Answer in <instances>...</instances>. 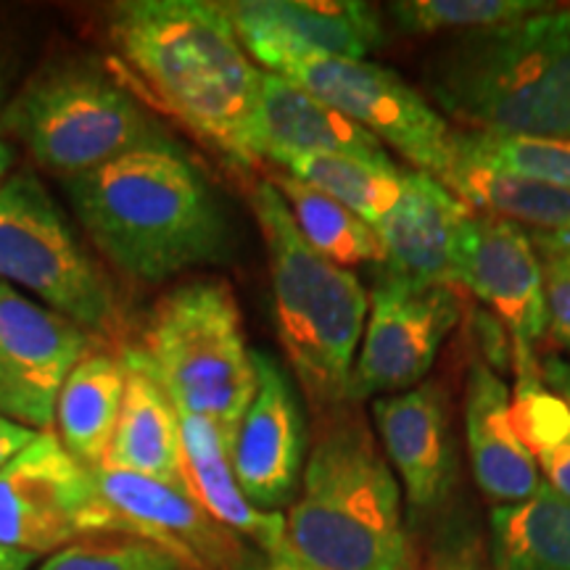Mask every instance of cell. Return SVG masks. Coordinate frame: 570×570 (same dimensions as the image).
Instances as JSON below:
<instances>
[{
    "instance_id": "1",
    "label": "cell",
    "mask_w": 570,
    "mask_h": 570,
    "mask_svg": "<svg viewBox=\"0 0 570 570\" xmlns=\"http://www.w3.org/2000/svg\"><path fill=\"white\" fill-rule=\"evenodd\" d=\"M61 188L90 244L135 283L230 259L223 204L180 140L119 156Z\"/></svg>"
},
{
    "instance_id": "2",
    "label": "cell",
    "mask_w": 570,
    "mask_h": 570,
    "mask_svg": "<svg viewBox=\"0 0 570 570\" xmlns=\"http://www.w3.org/2000/svg\"><path fill=\"white\" fill-rule=\"evenodd\" d=\"M109 38L164 111L235 167H254L248 140L262 69L223 3L125 0L109 13Z\"/></svg>"
},
{
    "instance_id": "3",
    "label": "cell",
    "mask_w": 570,
    "mask_h": 570,
    "mask_svg": "<svg viewBox=\"0 0 570 570\" xmlns=\"http://www.w3.org/2000/svg\"><path fill=\"white\" fill-rule=\"evenodd\" d=\"M285 533L291 550L320 570H415L402 487L360 404L315 415Z\"/></svg>"
},
{
    "instance_id": "4",
    "label": "cell",
    "mask_w": 570,
    "mask_h": 570,
    "mask_svg": "<svg viewBox=\"0 0 570 570\" xmlns=\"http://www.w3.org/2000/svg\"><path fill=\"white\" fill-rule=\"evenodd\" d=\"M425 85L465 130L570 140V9L458 35L431 56Z\"/></svg>"
},
{
    "instance_id": "5",
    "label": "cell",
    "mask_w": 570,
    "mask_h": 570,
    "mask_svg": "<svg viewBox=\"0 0 570 570\" xmlns=\"http://www.w3.org/2000/svg\"><path fill=\"white\" fill-rule=\"evenodd\" d=\"M252 209L267 248L275 331L312 412L348 402L370 294L352 269L317 254L275 185L259 180Z\"/></svg>"
},
{
    "instance_id": "6",
    "label": "cell",
    "mask_w": 570,
    "mask_h": 570,
    "mask_svg": "<svg viewBox=\"0 0 570 570\" xmlns=\"http://www.w3.org/2000/svg\"><path fill=\"white\" fill-rule=\"evenodd\" d=\"M11 138L59 183L119 156L177 142L169 127L96 56L48 61L13 90L0 117Z\"/></svg>"
},
{
    "instance_id": "7",
    "label": "cell",
    "mask_w": 570,
    "mask_h": 570,
    "mask_svg": "<svg viewBox=\"0 0 570 570\" xmlns=\"http://www.w3.org/2000/svg\"><path fill=\"white\" fill-rule=\"evenodd\" d=\"M127 348L180 415L212 420L233 444L254 399L256 367L230 283L196 277L167 291L146 317L140 344Z\"/></svg>"
},
{
    "instance_id": "8",
    "label": "cell",
    "mask_w": 570,
    "mask_h": 570,
    "mask_svg": "<svg viewBox=\"0 0 570 570\" xmlns=\"http://www.w3.org/2000/svg\"><path fill=\"white\" fill-rule=\"evenodd\" d=\"M0 281L122 348V298L32 169L0 185Z\"/></svg>"
},
{
    "instance_id": "9",
    "label": "cell",
    "mask_w": 570,
    "mask_h": 570,
    "mask_svg": "<svg viewBox=\"0 0 570 570\" xmlns=\"http://www.w3.org/2000/svg\"><path fill=\"white\" fill-rule=\"evenodd\" d=\"M92 537L132 533L106 502L92 470L71 458L53 431H40L0 470V544L51 558Z\"/></svg>"
},
{
    "instance_id": "10",
    "label": "cell",
    "mask_w": 570,
    "mask_h": 570,
    "mask_svg": "<svg viewBox=\"0 0 570 570\" xmlns=\"http://www.w3.org/2000/svg\"><path fill=\"white\" fill-rule=\"evenodd\" d=\"M277 77L333 106L439 183L452 167V127L415 88L381 63L304 59L283 67Z\"/></svg>"
},
{
    "instance_id": "11",
    "label": "cell",
    "mask_w": 570,
    "mask_h": 570,
    "mask_svg": "<svg viewBox=\"0 0 570 570\" xmlns=\"http://www.w3.org/2000/svg\"><path fill=\"white\" fill-rule=\"evenodd\" d=\"M460 320V288L399 281L383 273L370 291L348 402L360 404L420 386Z\"/></svg>"
},
{
    "instance_id": "12",
    "label": "cell",
    "mask_w": 570,
    "mask_h": 570,
    "mask_svg": "<svg viewBox=\"0 0 570 570\" xmlns=\"http://www.w3.org/2000/svg\"><path fill=\"white\" fill-rule=\"evenodd\" d=\"M223 9L244 51L273 75L304 59L362 61L386 42L377 11L356 0H235Z\"/></svg>"
},
{
    "instance_id": "13",
    "label": "cell",
    "mask_w": 570,
    "mask_h": 570,
    "mask_svg": "<svg viewBox=\"0 0 570 570\" xmlns=\"http://www.w3.org/2000/svg\"><path fill=\"white\" fill-rule=\"evenodd\" d=\"M256 391L240 417L230 444L235 481L256 510L281 512L291 508L302 487L309 431L281 362L254 348Z\"/></svg>"
},
{
    "instance_id": "14",
    "label": "cell",
    "mask_w": 570,
    "mask_h": 570,
    "mask_svg": "<svg viewBox=\"0 0 570 570\" xmlns=\"http://www.w3.org/2000/svg\"><path fill=\"white\" fill-rule=\"evenodd\" d=\"M98 348L104 341L0 281V370L17 423L51 431L63 381Z\"/></svg>"
},
{
    "instance_id": "15",
    "label": "cell",
    "mask_w": 570,
    "mask_h": 570,
    "mask_svg": "<svg viewBox=\"0 0 570 570\" xmlns=\"http://www.w3.org/2000/svg\"><path fill=\"white\" fill-rule=\"evenodd\" d=\"M458 288H468L515 341L547 336L544 265L531 235L510 219L473 212L462 227Z\"/></svg>"
},
{
    "instance_id": "16",
    "label": "cell",
    "mask_w": 570,
    "mask_h": 570,
    "mask_svg": "<svg viewBox=\"0 0 570 570\" xmlns=\"http://www.w3.org/2000/svg\"><path fill=\"white\" fill-rule=\"evenodd\" d=\"M132 537L154 541L190 570H238L248 544L219 525L188 491L117 468L92 470Z\"/></svg>"
},
{
    "instance_id": "17",
    "label": "cell",
    "mask_w": 570,
    "mask_h": 570,
    "mask_svg": "<svg viewBox=\"0 0 570 570\" xmlns=\"http://www.w3.org/2000/svg\"><path fill=\"white\" fill-rule=\"evenodd\" d=\"M375 439L417 515L433 512L454 483L449 402L439 383H420L370 404Z\"/></svg>"
},
{
    "instance_id": "18",
    "label": "cell",
    "mask_w": 570,
    "mask_h": 570,
    "mask_svg": "<svg viewBox=\"0 0 570 570\" xmlns=\"http://www.w3.org/2000/svg\"><path fill=\"white\" fill-rule=\"evenodd\" d=\"M473 209L436 177L404 169L402 196L375 227L383 273L399 281L458 288L462 227Z\"/></svg>"
},
{
    "instance_id": "19",
    "label": "cell",
    "mask_w": 570,
    "mask_h": 570,
    "mask_svg": "<svg viewBox=\"0 0 570 570\" xmlns=\"http://www.w3.org/2000/svg\"><path fill=\"white\" fill-rule=\"evenodd\" d=\"M248 148L254 164L269 161L281 169L306 156L352 154L367 159H391L386 146L365 127L352 122L285 77L265 69H262Z\"/></svg>"
},
{
    "instance_id": "20",
    "label": "cell",
    "mask_w": 570,
    "mask_h": 570,
    "mask_svg": "<svg viewBox=\"0 0 570 570\" xmlns=\"http://www.w3.org/2000/svg\"><path fill=\"white\" fill-rule=\"evenodd\" d=\"M465 436L479 489L497 508L520 504L537 494L541 473L512 423L510 386L487 362H470L468 367Z\"/></svg>"
},
{
    "instance_id": "21",
    "label": "cell",
    "mask_w": 570,
    "mask_h": 570,
    "mask_svg": "<svg viewBox=\"0 0 570 570\" xmlns=\"http://www.w3.org/2000/svg\"><path fill=\"white\" fill-rule=\"evenodd\" d=\"M183 423V481L188 494L209 515L262 552L288 544L283 512H262L244 497L235 481L230 446L217 425L206 417L180 415Z\"/></svg>"
},
{
    "instance_id": "22",
    "label": "cell",
    "mask_w": 570,
    "mask_h": 570,
    "mask_svg": "<svg viewBox=\"0 0 570 570\" xmlns=\"http://www.w3.org/2000/svg\"><path fill=\"white\" fill-rule=\"evenodd\" d=\"M119 354L127 365V383L106 468L148 475L185 489L180 412L154 375L135 360L130 348L122 346Z\"/></svg>"
},
{
    "instance_id": "23",
    "label": "cell",
    "mask_w": 570,
    "mask_h": 570,
    "mask_svg": "<svg viewBox=\"0 0 570 570\" xmlns=\"http://www.w3.org/2000/svg\"><path fill=\"white\" fill-rule=\"evenodd\" d=\"M127 365L122 354L98 348L71 370L56 399V436L88 470L106 465L122 412Z\"/></svg>"
},
{
    "instance_id": "24",
    "label": "cell",
    "mask_w": 570,
    "mask_h": 570,
    "mask_svg": "<svg viewBox=\"0 0 570 570\" xmlns=\"http://www.w3.org/2000/svg\"><path fill=\"white\" fill-rule=\"evenodd\" d=\"M494 570H570V502L541 483L520 504L491 510Z\"/></svg>"
},
{
    "instance_id": "25",
    "label": "cell",
    "mask_w": 570,
    "mask_h": 570,
    "mask_svg": "<svg viewBox=\"0 0 570 570\" xmlns=\"http://www.w3.org/2000/svg\"><path fill=\"white\" fill-rule=\"evenodd\" d=\"M441 185L479 214L510 219L515 225L554 233L570 223V194L502 169L452 154V167Z\"/></svg>"
},
{
    "instance_id": "26",
    "label": "cell",
    "mask_w": 570,
    "mask_h": 570,
    "mask_svg": "<svg viewBox=\"0 0 570 570\" xmlns=\"http://www.w3.org/2000/svg\"><path fill=\"white\" fill-rule=\"evenodd\" d=\"M267 180L288 204L298 233L317 254L344 269L354 265H383L381 238L365 219L283 169L269 173Z\"/></svg>"
},
{
    "instance_id": "27",
    "label": "cell",
    "mask_w": 570,
    "mask_h": 570,
    "mask_svg": "<svg viewBox=\"0 0 570 570\" xmlns=\"http://www.w3.org/2000/svg\"><path fill=\"white\" fill-rule=\"evenodd\" d=\"M283 173L331 196L370 227L381 225L394 209L404 183V169H399L394 159H367L352 154L306 156L288 164Z\"/></svg>"
},
{
    "instance_id": "28",
    "label": "cell",
    "mask_w": 570,
    "mask_h": 570,
    "mask_svg": "<svg viewBox=\"0 0 570 570\" xmlns=\"http://www.w3.org/2000/svg\"><path fill=\"white\" fill-rule=\"evenodd\" d=\"M452 154L570 194L568 138H512V135L452 130Z\"/></svg>"
},
{
    "instance_id": "29",
    "label": "cell",
    "mask_w": 570,
    "mask_h": 570,
    "mask_svg": "<svg viewBox=\"0 0 570 570\" xmlns=\"http://www.w3.org/2000/svg\"><path fill=\"white\" fill-rule=\"evenodd\" d=\"M512 375H515L510 389L512 423L520 441L537 458L570 436V404L547 386L541 362L525 341L512 338Z\"/></svg>"
},
{
    "instance_id": "30",
    "label": "cell",
    "mask_w": 570,
    "mask_h": 570,
    "mask_svg": "<svg viewBox=\"0 0 570 570\" xmlns=\"http://www.w3.org/2000/svg\"><path fill=\"white\" fill-rule=\"evenodd\" d=\"M552 9L539 0H402L389 6V17L404 35H470L512 21L531 13Z\"/></svg>"
},
{
    "instance_id": "31",
    "label": "cell",
    "mask_w": 570,
    "mask_h": 570,
    "mask_svg": "<svg viewBox=\"0 0 570 570\" xmlns=\"http://www.w3.org/2000/svg\"><path fill=\"white\" fill-rule=\"evenodd\" d=\"M38 570H190L175 554L138 537H92L63 547Z\"/></svg>"
},
{
    "instance_id": "32",
    "label": "cell",
    "mask_w": 570,
    "mask_h": 570,
    "mask_svg": "<svg viewBox=\"0 0 570 570\" xmlns=\"http://www.w3.org/2000/svg\"><path fill=\"white\" fill-rule=\"evenodd\" d=\"M544 265V262H541ZM547 288V333L570 352V275L544 265Z\"/></svg>"
},
{
    "instance_id": "33",
    "label": "cell",
    "mask_w": 570,
    "mask_h": 570,
    "mask_svg": "<svg viewBox=\"0 0 570 570\" xmlns=\"http://www.w3.org/2000/svg\"><path fill=\"white\" fill-rule=\"evenodd\" d=\"M433 570H489L487 550L475 537L460 533V537L444 541L436 552H433Z\"/></svg>"
},
{
    "instance_id": "34",
    "label": "cell",
    "mask_w": 570,
    "mask_h": 570,
    "mask_svg": "<svg viewBox=\"0 0 570 570\" xmlns=\"http://www.w3.org/2000/svg\"><path fill=\"white\" fill-rule=\"evenodd\" d=\"M537 465L547 479V487L570 502V436L562 444L537 454Z\"/></svg>"
},
{
    "instance_id": "35",
    "label": "cell",
    "mask_w": 570,
    "mask_h": 570,
    "mask_svg": "<svg viewBox=\"0 0 570 570\" xmlns=\"http://www.w3.org/2000/svg\"><path fill=\"white\" fill-rule=\"evenodd\" d=\"M238 570H320V568L309 566V562L298 558V554L291 550V544H285L283 550H275V552H262L248 544Z\"/></svg>"
},
{
    "instance_id": "36",
    "label": "cell",
    "mask_w": 570,
    "mask_h": 570,
    "mask_svg": "<svg viewBox=\"0 0 570 570\" xmlns=\"http://www.w3.org/2000/svg\"><path fill=\"white\" fill-rule=\"evenodd\" d=\"M38 433L40 431H35L30 425H21L17 420L0 415V470L9 465L21 449L30 446Z\"/></svg>"
},
{
    "instance_id": "37",
    "label": "cell",
    "mask_w": 570,
    "mask_h": 570,
    "mask_svg": "<svg viewBox=\"0 0 570 570\" xmlns=\"http://www.w3.org/2000/svg\"><path fill=\"white\" fill-rule=\"evenodd\" d=\"M541 375H544L547 386L570 404V362L562 360V356H547L541 362Z\"/></svg>"
},
{
    "instance_id": "38",
    "label": "cell",
    "mask_w": 570,
    "mask_h": 570,
    "mask_svg": "<svg viewBox=\"0 0 570 570\" xmlns=\"http://www.w3.org/2000/svg\"><path fill=\"white\" fill-rule=\"evenodd\" d=\"M531 240L541 256L570 254V223L554 233H533Z\"/></svg>"
},
{
    "instance_id": "39",
    "label": "cell",
    "mask_w": 570,
    "mask_h": 570,
    "mask_svg": "<svg viewBox=\"0 0 570 570\" xmlns=\"http://www.w3.org/2000/svg\"><path fill=\"white\" fill-rule=\"evenodd\" d=\"M38 558L24 552H13L9 547L0 544V570H30Z\"/></svg>"
},
{
    "instance_id": "40",
    "label": "cell",
    "mask_w": 570,
    "mask_h": 570,
    "mask_svg": "<svg viewBox=\"0 0 570 570\" xmlns=\"http://www.w3.org/2000/svg\"><path fill=\"white\" fill-rule=\"evenodd\" d=\"M13 167H17V148L13 142L0 138V185L13 175Z\"/></svg>"
},
{
    "instance_id": "41",
    "label": "cell",
    "mask_w": 570,
    "mask_h": 570,
    "mask_svg": "<svg viewBox=\"0 0 570 570\" xmlns=\"http://www.w3.org/2000/svg\"><path fill=\"white\" fill-rule=\"evenodd\" d=\"M11 98H13V88H11V75H9V69H6V63L0 61V117H3L6 106H9Z\"/></svg>"
},
{
    "instance_id": "42",
    "label": "cell",
    "mask_w": 570,
    "mask_h": 570,
    "mask_svg": "<svg viewBox=\"0 0 570 570\" xmlns=\"http://www.w3.org/2000/svg\"><path fill=\"white\" fill-rule=\"evenodd\" d=\"M0 415L11 417L13 420V396L9 391V383H6L3 370H0Z\"/></svg>"
},
{
    "instance_id": "43",
    "label": "cell",
    "mask_w": 570,
    "mask_h": 570,
    "mask_svg": "<svg viewBox=\"0 0 570 570\" xmlns=\"http://www.w3.org/2000/svg\"><path fill=\"white\" fill-rule=\"evenodd\" d=\"M541 262H544L547 267L560 269V273L570 275V254H550V256H541Z\"/></svg>"
}]
</instances>
